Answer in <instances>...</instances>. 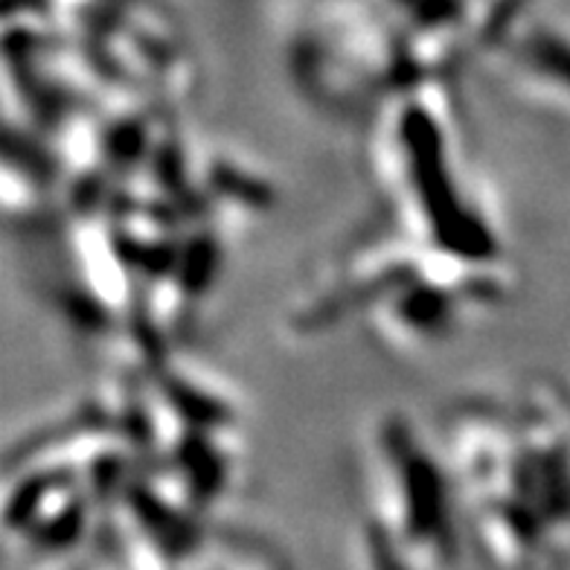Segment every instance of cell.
Returning <instances> with one entry per match:
<instances>
[{
  "mask_svg": "<svg viewBox=\"0 0 570 570\" xmlns=\"http://www.w3.org/2000/svg\"><path fill=\"white\" fill-rule=\"evenodd\" d=\"M370 155L399 230L469 263H495V230L487 225L469 180L463 142L454 131V111L440 76L387 94Z\"/></svg>",
  "mask_w": 570,
  "mask_h": 570,
  "instance_id": "6da1fadb",
  "label": "cell"
},
{
  "mask_svg": "<svg viewBox=\"0 0 570 570\" xmlns=\"http://www.w3.org/2000/svg\"><path fill=\"white\" fill-rule=\"evenodd\" d=\"M367 539L387 564L458 562L460 527L451 469L405 416H387L367 440Z\"/></svg>",
  "mask_w": 570,
  "mask_h": 570,
  "instance_id": "7a4b0ae2",
  "label": "cell"
},
{
  "mask_svg": "<svg viewBox=\"0 0 570 570\" xmlns=\"http://www.w3.org/2000/svg\"><path fill=\"white\" fill-rule=\"evenodd\" d=\"M495 73L521 99L570 108V30L518 18L487 45Z\"/></svg>",
  "mask_w": 570,
  "mask_h": 570,
  "instance_id": "3957f363",
  "label": "cell"
}]
</instances>
